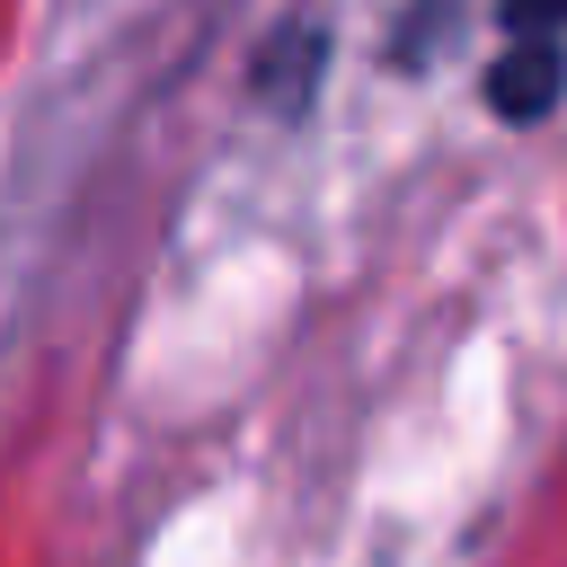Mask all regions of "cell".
I'll list each match as a JSON object with an SVG mask.
<instances>
[{
  "label": "cell",
  "instance_id": "cell-1",
  "mask_svg": "<svg viewBox=\"0 0 567 567\" xmlns=\"http://www.w3.org/2000/svg\"><path fill=\"white\" fill-rule=\"evenodd\" d=\"M558 89H567V44H558V35H514V44L496 53V71H487V106L514 115V124L549 115Z\"/></svg>",
  "mask_w": 567,
  "mask_h": 567
},
{
  "label": "cell",
  "instance_id": "cell-2",
  "mask_svg": "<svg viewBox=\"0 0 567 567\" xmlns=\"http://www.w3.org/2000/svg\"><path fill=\"white\" fill-rule=\"evenodd\" d=\"M514 35H567V0H505Z\"/></svg>",
  "mask_w": 567,
  "mask_h": 567
}]
</instances>
